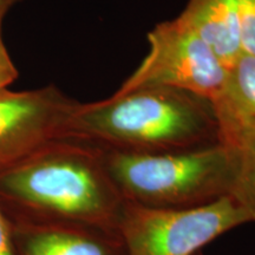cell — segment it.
<instances>
[{
	"instance_id": "277c9868",
	"label": "cell",
	"mask_w": 255,
	"mask_h": 255,
	"mask_svg": "<svg viewBox=\"0 0 255 255\" xmlns=\"http://www.w3.org/2000/svg\"><path fill=\"white\" fill-rule=\"evenodd\" d=\"M250 222V215L232 196L181 209L126 201L117 233L126 255H196L216 238Z\"/></svg>"
},
{
	"instance_id": "5b68a950",
	"label": "cell",
	"mask_w": 255,
	"mask_h": 255,
	"mask_svg": "<svg viewBox=\"0 0 255 255\" xmlns=\"http://www.w3.org/2000/svg\"><path fill=\"white\" fill-rule=\"evenodd\" d=\"M146 37L148 53L119 91L165 87L197 95L213 105L220 101L229 70L181 19L162 21Z\"/></svg>"
},
{
	"instance_id": "ba28073f",
	"label": "cell",
	"mask_w": 255,
	"mask_h": 255,
	"mask_svg": "<svg viewBox=\"0 0 255 255\" xmlns=\"http://www.w3.org/2000/svg\"><path fill=\"white\" fill-rule=\"evenodd\" d=\"M25 255H126L119 233L73 223L47 222L37 228Z\"/></svg>"
},
{
	"instance_id": "9c48e42d",
	"label": "cell",
	"mask_w": 255,
	"mask_h": 255,
	"mask_svg": "<svg viewBox=\"0 0 255 255\" xmlns=\"http://www.w3.org/2000/svg\"><path fill=\"white\" fill-rule=\"evenodd\" d=\"M219 123L233 161L231 196L255 223V119H220Z\"/></svg>"
},
{
	"instance_id": "7a4b0ae2",
	"label": "cell",
	"mask_w": 255,
	"mask_h": 255,
	"mask_svg": "<svg viewBox=\"0 0 255 255\" xmlns=\"http://www.w3.org/2000/svg\"><path fill=\"white\" fill-rule=\"evenodd\" d=\"M5 170L2 188L45 221L117 232L126 200L108 174L102 146L63 137Z\"/></svg>"
},
{
	"instance_id": "4fadbf2b",
	"label": "cell",
	"mask_w": 255,
	"mask_h": 255,
	"mask_svg": "<svg viewBox=\"0 0 255 255\" xmlns=\"http://www.w3.org/2000/svg\"><path fill=\"white\" fill-rule=\"evenodd\" d=\"M0 255H13L5 220L0 213Z\"/></svg>"
},
{
	"instance_id": "5bb4252c",
	"label": "cell",
	"mask_w": 255,
	"mask_h": 255,
	"mask_svg": "<svg viewBox=\"0 0 255 255\" xmlns=\"http://www.w3.org/2000/svg\"><path fill=\"white\" fill-rule=\"evenodd\" d=\"M19 1H21V0H0V24H2L4 17L9 11V8L13 7Z\"/></svg>"
},
{
	"instance_id": "6da1fadb",
	"label": "cell",
	"mask_w": 255,
	"mask_h": 255,
	"mask_svg": "<svg viewBox=\"0 0 255 255\" xmlns=\"http://www.w3.org/2000/svg\"><path fill=\"white\" fill-rule=\"evenodd\" d=\"M68 137L113 150L174 152L220 143L221 131L210 101L174 88L143 87L76 103Z\"/></svg>"
},
{
	"instance_id": "52a82bcc",
	"label": "cell",
	"mask_w": 255,
	"mask_h": 255,
	"mask_svg": "<svg viewBox=\"0 0 255 255\" xmlns=\"http://www.w3.org/2000/svg\"><path fill=\"white\" fill-rule=\"evenodd\" d=\"M219 57L228 70L241 55L238 0H188L177 17Z\"/></svg>"
},
{
	"instance_id": "8fae6325",
	"label": "cell",
	"mask_w": 255,
	"mask_h": 255,
	"mask_svg": "<svg viewBox=\"0 0 255 255\" xmlns=\"http://www.w3.org/2000/svg\"><path fill=\"white\" fill-rule=\"evenodd\" d=\"M242 52L255 58V0H238Z\"/></svg>"
},
{
	"instance_id": "8992f818",
	"label": "cell",
	"mask_w": 255,
	"mask_h": 255,
	"mask_svg": "<svg viewBox=\"0 0 255 255\" xmlns=\"http://www.w3.org/2000/svg\"><path fill=\"white\" fill-rule=\"evenodd\" d=\"M75 104L52 85L30 91L0 90V168L68 137Z\"/></svg>"
},
{
	"instance_id": "3957f363",
	"label": "cell",
	"mask_w": 255,
	"mask_h": 255,
	"mask_svg": "<svg viewBox=\"0 0 255 255\" xmlns=\"http://www.w3.org/2000/svg\"><path fill=\"white\" fill-rule=\"evenodd\" d=\"M103 151L108 174L128 202L181 209L231 196L233 161L222 142L174 152Z\"/></svg>"
},
{
	"instance_id": "7c38bea8",
	"label": "cell",
	"mask_w": 255,
	"mask_h": 255,
	"mask_svg": "<svg viewBox=\"0 0 255 255\" xmlns=\"http://www.w3.org/2000/svg\"><path fill=\"white\" fill-rule=\"evenodd\" d=\"M18 77V70L15 69L14 63L12 62L7 50L2 40L1 24H0V90L7 89L12 82Z\"/></svg>"
},
{
	"instance_id": "9a60e30c",
	"label": "cell",
	"mask_w": 255,
	"mask_h": 255,
	"mask_svg": "<svg viewBox=\"0 0 255 255\" xmlns=\"http://www.w3.org/2000/svg\"><path fill=\"white\" fill-rule=\"evenodd\" d=\"M196 255H202V254H200V253H199V254H196Z\"/></svg>"
},
{
	"instance_id": "30bf717a",
	"label": "cell",
	"mask_w": 255,
	"mask_h": 255,
	"mask_svg": "<svg viewBox=\"0 0 255 255\" xmlns=\"http://www.w3.org/2000/svg\"><path fill=\"white\" fill-rule=\"evenodd\" d=\"M220 119H255V58L241 52L229 69L226 90L214 104Z\"/></svg>"
}]
</instances>
